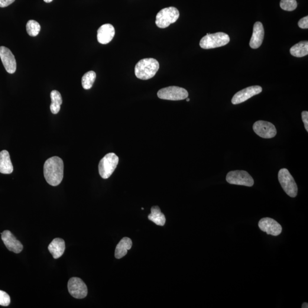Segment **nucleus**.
<instances>
[{
  "label": "nucleus",
  "mask_w": 308,
  "mask_h": 308,
  "mask_svg": "<svg viewBox=\"0 0 308 308\" xmlns=\"http://www.w3.org/2000/svg\"><path fill=\"white\" fill-rule=\"evenodd\" d=\"M64 162L59 157L49 158L45 162L44 174L47 183L52 186L59 185L64 178Z\"/></svg>",
  "instance_id": "nucleus-1"
},
{
  "label": "nucleus",
  "mask_w": 308,
  "mask_h": 308,
  "mask_svg": "<svg viewBox=\"0 0 308 308\" xmlns=\"http://www.w3.org/2000/svg\"><path fill=\"white\" fill-rule=\"evenodd\" d=\"M159 69L160 64L154 58H145L139 61L135 67V74L139 79L147 80L155 76Z\"/></svg>",
  "instance_id": "nucleus-2"
},
{
  "label": "nucleus",
  "mask_w": 308,
  "mask_h": 308,
  "mask_svg": "<svg viewBox=\"0 0 308 308\" xmlns=\"http://www.w3.org/2000/svg\"><path fill=\"white\" fill-rule=\"evenodd\" d=\"M230 38L227 34L218 32L214 34H207L200 41V47L204 49L225 46L229 43Z\"/></svg>",
  "instance_id": "nucleus-3"
},
{
  "label": "nucleus",
  "mask_w": 308,
  "mask_h": 308,
  "mask_svg": "<svg viewBox=\"0 0 308 308\" xmlns=\"http://www.w3.org/2000/svg\"><path fill=\"white\" fill-rule=\"evenodd\" d=\"M119 158L114 153L106 154L99 162V173L103 179H108L118 166Z\"/></svg>",
  "instance_id": "nucleus-4"
},
{
  "label": "nucleus",
  "mask_w": 308,
  "mask_h": 308,
  "mask_svg": "<svg viewBox=\"0 0 308 308\" xmlns=\"http://www.w3.org/2000/svg\"><path fill=\"white\" fill-rule=\"evenodd\" d=\"M179 12L175 7H168L162 9L157 15L156 24L160 28H166L176 22L179 17Z\"/></svg>",
  "instance_id": "nucleus-5"
},
{
  "label": "nucleus",
  "mask_w": 308,
  "mask_h": 308,
  "mask_svg": "<svg viewBox=\"0 0 308 308\" xmlns=\"http://www.w3.org/2000/svg\"><path fill=\"white\" fill-rule=\"evenodd\" d=\"M278 181L282 188L288 196L295 197L297 196L298 188L296 181L287 168H282L278 174Z\"/></svg>",
  "instance_id": "nucleus-6"
},
{
  "label": "nucleus",
  "mask_w": 308,
  "mask_h": 308,
  "mask_svg": "<svg viewBox=\"0 0 308 308\" xmlns=\"http://www.w3.org/2000/svg\"><path fill=\"white\" fill-rule=\"evenodd\" d=\"M157 95L162 99L180 100L188 98L189 93L182 87L169 86L159 90Z\"/></svg>",
  "instance_id": "nucleus-7"
},
{
  "label": "nucleus",
  "mask_w": 308,
  "mask_h": 308,
  "mask_svg": "<svg viewBox=\"0 0 308 308\" xmlns=\"http://www.w3.org/2000/svg\"><path fill=\"white\" fill-rule=\"evenodd\" d=\"M226 180L229 184L252 187L254 186V180L247 172L236 170L230 171L227 175Z\"/></svg>",
  "instance_id": "nucleus-8"
},
{
  "label": "nucleus",
  "mask_w": 308,
  "mask_h": 308,
  "mask_svg": "<svg viewBox=\"0 0 308 308\" xmlns=\"http://www.w3.org/2000/svg\"><path fill=\"white\" fill-rule=\"evenodd\" d=\"M67 288L71 296L77 299H84L88 292L85 283L78 277L71 278L68 282Z\"/></svg>",
  "instance_id": "nucleus-9"
},
{
  "label": "nucleus",
  "mask_w": 308,
  "mask_h": 308,
  "mask_svg": "<svg viewBox=\"0 0 308 308\" xmlns=\"http://www.w3.org/2000/svg\"><path fill=\"white\" fill-rule=\"evenodd\" d=\"M253 130L256 134L262 138H274L277 134V130L271 122L259 121L253 126Z\"/></svg>",
  "instance_id": "nucleus-10"
},
{
  "label": "nucleus",
  "mask_w": 308,
  "mask_h": 308,
  "mask_svg": "<svg viewBox=\"0 0 308 308\" xmlns=\"http://www.w3.org/2000/svg\"><path fill=\"white\" fill-rule=\"evenodd\" d=\"M260 86H252L239 91L233 97L231 102L233 105H238L244 102L249 98L262 92Z\"/></svg>",
  "instance_id": "nucleus-11"
},
{
  "label": "nucleus",
  "mask_w": 308,
  "mask_h": 308,
  "mask_svg": "<svg viewBox=\"0 0 308 308\" xmlns=\"http://www.w3.org/2000/svg\"><path fill=\"white\" fill-rule=\"evenodd\" d=\"M0 58L6 71L14 74L17 69V64L14 54L5 47H0Z\"/></svg>",
  "instance_id": "nucleus-12"
},
{
  "label": "nucleus",
  "mask_w": 308,
  "mask_h": 308,
  "mask_svg": "<svg viewBox=\"0 0 308 308\" xmlns=\"http://www.w3.org/2000/svg\"><path fill=\"white\" fill-rule=\"evenodd\" d=\"M259 227L262 231L274 236L279 235L282 232L280 224L270 218L261 219L259 222Z\"/></svg>",
  "instance_id": "nucleus-13"
},
{
  "label": "nucleus",
  "mask_w": 308,
  "mask_h": 308,
  "mask_svg": "<svg viewBox=\"0 0 308 308\" xmlns=\"http://www.w3.org/2000/svg\"><path fill=\"white\" fill-rule=\"evenodd\" d=\"M1 239L6 247L10 251L19 254L23 249V245L21 242L18 241L12 233L8 230L1 233Z\"/></svg>",
  "instance_id": "nucleus-14"
},
{
  "label": "nucleus",
  "mask_w": 308,
  "mask_h": 308,
  "mask_svg": "<svg viewBox=\"0 0 308 308\" xmlns=\"http://www.w3.org/2000/svg\"><path fill=\"white\" fill-rule=\"evenodd\" d=\"M115 35V29L111 24L101 26L97 31V40L100 44H107L111 42Z\"/></svg>",
  "instance_id": "nucleus-15"
},
{
  "label": "nucleus",
  "mask_w": 308,
  "mask_h": 308,
  "mask_svg": "<svg viewBox=\"0 0 308 308\" xmlns=\"http://www.w3.org/2000/svg\"><path fill=\"white\" fill-rule=\"evenodd\" d=\"M264 37V29L261 22H256L254 26L253 33L251 38L249 46L252 49H258L260 47L263 41Z\"/></svg>",
  "instance_id": "nucleus-16"
},
{
  "label": "nucleus",
  "mask_w": 308,
  "mask_h": 308,
  "mask_svg": "<svg viewBox=\"0 0 308 308\" xmlns=\"http://www.w3.org/2000/svg\"><path fill=\"white\" fill-rule=\"evenodd\" d=\"M48 249L54 259L60 258L65 250V243L63 239H54L48 246Z\"/></svg>",
  "instance_id": "nucleus-17"
},
{
  "label": "nucleus",
  "mask_w": 308,
  "mask_h": 308,
  "mask_svg": "<svg viewBox=\"0 0 308 308\" xmlns=\"http://www.w3.org/2000/svg\"><path fill=\"white\" fill-rule=\"evenodd\" d=\"M14 171V167L12 163L9 152L3 150L0 152V173L4 174H10Z\"/></svg>",
  "instance_id": "nucleus-18"
},
{
  "label": "nucleus",
  "mask_w": 308,
  "mask_h": 308,
  "mask_svg": "<svg viewBox=\"0 0 308 308\" xmlns=\"http://www.w3.org/2000/svg\"><path fill=\"white\" fill-rule=\"evenodd\" d=\"M131 240L129 238H123L116 246L115 257L120 259L127 255L128 251L132 247Z\"/></svg>",
  "instance_id": "nucleus-19"
},
{
  "label": "nucleus",
  "mask_w": 308,
  "mask_h": 308,
  "mask_svg": "<svg viewBox=\"0 0 308 308\" xmlns=\"http://www.w3.org/2000/svg\"><path fill=\"white\" fill-rule=\"evenodd\" d=\"M151 213L149 214L148 218L158 226H163L166 223V218L163 213L161 212L158 206L152 207Z\"/></svg>",
  "instance_id": "nucleus-20"
},
{
  "label": "nucleus",
  "mask_w": 308,
  "mask_h": 308,
  "mask_svg": "<svg viewBox=\"0 0 308 308\" xmlns=\"http://www.w3.org/2000/svg\"><path fill=\"white\" fill-rule=\"evenodd\" d=\"M290 53L293 56L296 57H303L308 54V42L301 41L294 45L290 49Z\"/></svg>",
  "instance_id": "nucleus-21"
},
{
  "label": "nucleus",
  "mask_w": 308,
  "mask_h": 308,
  "mask_svg": "<svg viewBox=\"0 0 308 308\" xmlns=\"http://www.w3.org/2000/svg\"><path fill=\"white\" fill-rule=\"evenodd\" d=\"M51 103L50 105L51 112L54 114H57L61 109V105L63 103V99L59 92L53 90L50 94Z\"/></svg>",
  "instance_id": "nucleus-22"
},
{
  "label": "nucleus",
  "mask_w": 308,
  "mask_h": 308,
  "mask_svg": "<svg viewBox=\"0 0 308 308\" xmlns=\"http://www.w3.org/2000/svg\"><path fill=\"white\" fill-rule=\"evenodd\" d=\"M96 79V73L94 71H89L84 74L82 78V85L83 88L89 90L92 88Z\"/></svg>",
  "instance_id": "nucleus-23"
},
{
  "label": "nucleus",
  "mask_w": 308,
  "mask_h": 308,
  "mask_svg": "<svg viewBox=\"0 0 308 308\" xmlns=\"http://www.w3.org/2000/svg\"><path fill=\"white\" fill-rule=\"evenodd\" d=\"M41 26L38 22L34 20H29L27 24L28 34L31 37H35L40 33Z\"/></svg>",
  "instance_id": "nucleus-24"
},
{
  "label": "nucleus",
  "mask_w": 308,
  "mask_h": 308,
  "mask_svg": "<svg viewBox=\"0 0 308 308\" xmlns=\"http://www.w3.org/2000/svg\"><path fill=\"white\" fill-rule=\"evenodd\" d=\"M280 5L284 11L291 12L297 8V3L296 0H281Z\"/></svg>",
  "instance_id": "nucleus-25"
},
{
  "label": "nucleus",
  "mask_w": 308,
  "mask_h": 308,
  "mask_svg": "<svg viewBox=\"0 0 308 308\" xmlns=\"http://www.w3.org/2000/svg\"><path fill=\"white\" fill-rule=\"evenodd\" d=\"M11 303V298L8 293L0 291V306L7 307Z\"/></svg>",
  "instance_id": "nucleus-26"
},
{
  "label": "nucleus",
  "mask_w": 308,
  "mask_h": 308,
  "mask_svg": "<svg viewBox=\"0 0 308 308\" xmlns=\"http://www.w3.org/2000/svg\"><path fill=\"white\" fill-rule=\"evenodd\" d=\"M298 25L301 29H308V16H306V17H303L300 19L299 22H298Z\"/></svg>",
  "instance_id": "nucleus-27"
},
{
  "label": "nucleus",
  "mask_w": 308,
  "mask_h": 308,
  "mask_svg": "<svg viewBox=\"0 0 308 308\" xmlns=\"http://www.w3.org/2000/svg\"><path fill=\"white\" fill-rule=\"evenodd\" d=\"M302 116L303 121L304 123L305 128H306L307 132L308 131V112L307 111H304L301 114Z\"/></svg>",
  "instance_id": "nucleus-28"
},
{
  "label": "nucleus",
  "mask_w": 308,
  "mask_h": 308,
  "mask_svg": "<svg viewBox=\"0 0 308 308\" xmlns=\"http://www.w3.org/2000/svg\"><path fill=\"white\" fill-rule=\"evenodd\" d=\"M15 0H0V7L5 8L12 4Z\"/></svg>",
  "instance_id": "nucleus-29"
},
{
  "label": "nucleus",
  "mask_w": 308,
  "mask_h": 308,
  "mask_svg": "<svg viewBox=\"0 0 308 308\" xmlns=\"http://www.w3.org/2000/svg\"><path fill=\"white\" fill-rule=\"evenodd\" d=\"M301 308H308V304L307 303H304L302 305V307H301Z\"/></svg>",
  "instance_id": "nucleus-30"
},
{
  "label": "nucleus",
  "mask_w": 308,
  "mask_h": 308,
  "mask_svg": "<svg viewBox=\"0 0 308 308\" xmlns=\"http://www.w3.org/2000/svg\"><path fill=\"white\" fill-rule=\"evenodd\" d=\"M44 1L47 3H50L51 2H52L53 0H44Z\"/></svg>",
  "instance_id": "nucleus-31"
},
{
  "label": "nucleus",
  "mask_w": 308,
  "mask_h": 308,
  "mask_svg": "<svg viewBox=\"0 0 308 308\" xmlns=\"http://www.w3.org/2000/svg\"><path fill=\"white\" fill-rule=\"evenodd\" d=\"M186 100H187V102H189L190 99L189 98H186Z\"/></svg>",
  "instance_id": "nucleus-32"
}]
</instances>
